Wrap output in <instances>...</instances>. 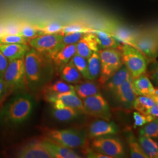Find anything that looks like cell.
Instances as JSON below:
<instances>
[{"label": "cell", "mask_w": 158, "mask_h": 158, "mask_svg": "<svg viewBox=\"0 0 158 158\" xmlns=\"http://www.w3.org/2000/svg\"><path fill=\"white\" fill-rule=\"evenodd\" d=\"M51 59L31 48L24 57L28 87L36 90L45 83L51 74Z\"/></svg>", "instance_id": "cell-1"}, {"label": "cell", "mask_w": 158, "mask_h": 158, "mask_svg": "<svg viewBox=\"0 0 158 158\" xmlns=\"http://www.w3.org/2000/svg\"><path fill=\"white\" fill-rule=\"evenodd\" d=\"M34 108V101L28 94L15 96L8 102L0 112V119L11 124L17 125L25 121Z\"/></svg>", "instance_id": "cell-2"}, {"label": "cell", "mask_w": 158, "mask_h": 158, "mask_svg": "<svg viewBox=\"0 0 158 158\" xmlns=\"http://www.w3.org/2000/svg\"><path fill=\"white\" fill-rule=\"evenodd\" d=\"M42 132L47 139L63 147L71 149H85L88 145L87 135L83 131L76 129L55 130L44 128Z\"/></svg>", "instance_id": "cell-3"}, {"label": "cell", "mask_w": 158, "mask_h": 158, "mask_svg": "<svg viewBox=\"0 0 158 158\" xmlns=\"http://www.w3.org/2000/svg\"><path fill=\"white\" fill-rule=\"evenodd\" d=\"M101 62V72L98 83L104 85L123 64L122 56L118 48L101 49L98 51Z\"/></svg>", "instance_id": "cell-4"}, {"label": "cell", "mask_w": 158, "mask_h": 158, "mask_svg": "<svg viewBox=\"0 0 158 158\" xmlns=\"http://www.w3.org/2000/svg\"><path fill=\"white\" fill-rule=\"evenodd\" d=\"M119 49L123 64L133 79L145 73L148 62L140 51L128 44L121 46Z\"/></svg>", "instance_id": "cell-5"}, {"label": "cell", "mask_w": 158, "mask_h": 158, "mask_svg": "<svg viewBox=\"0 0 158 158\" xmlns=\"http://www.w3.org/2000/svg\"><path fill=\"white\" fill-rule=\"evenodd\" d=\"M24 57L9 62L3 79L7 91L23 90L28 87Z\"/></svg>", "instance_id": "cell-6"}, {"label": "cell", "mask_w": 158, "mask_h": 158, "mask_svg": "<svg viewBox=\"0 0 158 158\" xmlns=\"http://www.w3.org/2000/svg\"><path fill=\"white\" fill-rule=\"evenodd\" d=\"M91 148L111 158H123L125 155L123 143L121 140L111 135L93 138Z\"/></svg>", "instance_id": "cell-7"}, {"label": "cell", "mask_w": 158, "mask_h": 158, "mask_svg": "<svg viewBox=\"0 0 158 158\" xmlns=\"http://www.w3.org/2000/svg\"><path fill=\"white\" fill-rule=\"evenodd\" d=\"M62 35L60 34L40 35L29 40L31 48L51 59L61 49Z\"/></svg>", "instance_id": "cell-8"}, {"label": "cell", "mask_w": 158, "mask_h": 158, "mask_svg": "<svg viewBox=\"0 0 158 158\" xmlns=\"http://www.w3.org/2000/svg\"><path fill=\"white\" fill-rule=\"evenodd\" d=\"M85 113L96 118L110 121L111 112L106 100L98 94L83 99Z\"/></svg>", "instance_id": "cell-9"}, {"label": "cell", "mask_w": 158, "mask_h": 158, "mask_svg": "<svg viewBox=\"0 0 158 158\" xmlns=\"http://www.w3.org/2000/svg\"><path fill=\"white\" fill-rule=\"evenodd\" d=\"M132 46L141 52L148 62L155 61L158 56V35L156 34H138Z\"/></svg>", "instance_id": "cell-10"}, {"label": "cell", "mask_w": 158, "mask_h": 158, "mask_svg": "<svg viewBox=\"0 0 158 158\" xmlns=\"http://www.w3.org/2000/svg\"><path fill=\"white\" fill-rule=\"evenodd\" d=\"M132 77L131 76L113 93L119 107L125 111H130L133 109V104L136 97L132 89Z\"/></svg>", "instance_id": "cell-11"}, {"label": "cell", "mask_w": 158, "mask_h": 158, "mask_svg": "<svg viewBox=\"0 0 158 158\" xmlns=\"http://www.w3.org/2000/svg\"><path fill=\"white\" fill-rule=\"evenodd\" d=\"M49 102L53 104L54 108H73L82 113H85L83 100L77 95L76 92L58 94L52 98Z\"/></svg>", "instance_id": "cell-12"}, {"label": "cell", "mask_w": 158, "mask_h": 158, "mask_svg": "<svg viewBox=\"0 0 158 158\" xmlns=\"http://www.w3.org/2000/svg\"><path fill=\"white\" fill-rule=\"evenodd\" d=\"M118 132V127L113 121L97 119L91 122L88 128V135L90 138L102 136L114 135Z\"/></svg>", "instance_id": "cell-13"}, {"label": "cell", "mask_w": 158, "mask_h": 158, "mask_svg": "<svg viewBox=\"0 0 158 158\" xmlns=\"http://www.w3.org/2000/svg\"><path fill=\"white\" fill-rule=\"evenodd\" d=\"M21 158H53L41 141L29 142L21 148L17 154Z\"/></svg>", "instance_id": "cell-14"}, {"label": "cell", "mask_w": 158, "mask_h": 158, "mask_svg": "<svg viewBox=\"0 0 158 158\" xmlns=\"http://www.w3.org/2000/svg\"><path fill=\"white\" fill-rule=\"evenodd\" d=\"M100 50L96 35L93 32L85 34L76 44V53L88 59L95 52Z\"/></svg>", "instance_id": "cell-15"}, {"label": "cell", "mask_w": 158, "mask_h": 158, "mask_svg": "<svg viewBox=\"0 0 158 158\" xmlns=\"http://www.w3.org/2000/svg\"><path fill=\"white\" fill-rule=\"evenodd\" d=\"M53 158H80L81 156L71 148L63 147L46 138L41 141Z\"/></svg>", "instance_id": "cell-16"}, {"label": "cell", "mask_w": 158, "mask_h": 158, "mask_svg": "<svg viewBox=\"0 0 158 158\" xmlns=\"http://www.w3.org/2000/svg\"><path fill=\"white\" fill-rule=\"evenodd\" d=\"M30 49L28 44H0V51L9 62L24 57Z\"/></svg>", "instance_id": "cell-17"}, {"label": "cell", "mask_w": 158, "mask_h": 158, "mask_svg": "<svg viewBox=\"0 0 158 158\" xmlns=\"http://www.w3.org/2000/svg\"><path fill=\"white\" fill-rule=\"evenodd\" d=\"M132 86L136 96H150L153 94L155 90L152 82L145 73L132 79Z\"/></svg>", "instance_id": "cell-18"}, {"label": "cell", "mask_w": 158, "mask_h": 158, "mask_svg": "<svg viewBox=\"0 0 158 158\" xmlns=\"http://www.w3.org/2000/svg\"><path fill=\"white\" fill-rule=\"evenodd\" d=\"M131 76L127 68L123 64L118 70L102 85V87L105 90L113 93Z\"/></svg>", "instance_id": "cell-19"}, {"label": "cell", "mask_w": 158, "mask_h": 158, "mask_svg": "<svg viewBox=\"0 0 158 158\" xmlns=\"http://www.w3.org/2000/svg\"><path fill=\"white\" fill-rule=\"evenodd\" d=\"M76 53V44L64 46L51 57L53 63L58 67H63L69 62Z\"/></svg>", "instance_id": "cell-20"}, {"label": "cell", "mask_w": 158, "mask_h": 158, "mask_svg": "<svg viewBox=\"0 0 158 158\" xmlns=\"http://www.w3.org/2000/svg\"><path fill=\"white\" fill-rule=\"evenodd\" d=\"M74 89L77 95L82 100L100 93V85L90 80L76 84Z\"/></svg>", "instance_id": "cell-21"}, {"label": "cell", "mask_w": 158, "mask_h": 158, "mask_svg": "<svg viewBox=\"0 0 158 158\" xmlns=\"http://www.w3.org/2000/svg\"><path fill=\"white\" fill-rule=\"evenodd\" d=\"M76 92L74 86L64 81H56L46 87L45 93H46V100L49 102L52 98L63 93Z\"/></svg>", "instance_id": "cell-22"}, {"label": "cell", "mask_w": 158, "mask_h": 158, "mask_svg": "<svg viewBox=\"0 0 158 158\" xmlns=\"http://www.w3.org/2000/svg\"><path fill=\"white\" fill-rule=\"evenodd\" d=\"M60 77L65 82L70 84L79 83L83 78L77 69L70 62L63 66L60 72Z\"/></svg>", "instance_id": "cell-23"}, {"label": "cell", "mask_w": 158, "mask_h": 158, "mask_svg": "<svg viewBox=\"0 0 158 158\" xmlns=\"http://www.w3.org/2000/svg\"><path fill=\"white\" fill-rule=\"evenodd\" d=\"M110 34H111L119 42L131 46L138 35L131 29L122 27H113L111 33Z\"/></svg>", "instance_id": "cell-24"}, {"label": "cell", "mask_w": 158, "mask_h": 158, "mask_svg": "<svg viewBox=\"0 0 158 158\" xmlns=\"http://www.w3.org/2000/svg\"><path fill=\"white\" fill-rule=\"evenodd\" d=\"M96 35L99 49L119 48L120 45L119 42L113 35L104 31H94L93 32Z\"/></svg>", "instance_id": "cell-25"}, {"label": "cell", "mask_w": 158, "mask_h": 158, "mask_svg": "<svg viewBox=\"0 0 158 158\" xmlns=\"http://www.w3.org/2000/svg\"><path fill=\"white\" fill-rule=\"evenodd\" d=\"M79 110L73 108L64 107L62 108H53L52 115L53 118L59 121L66 122L77 117L80 114Z\"/></svg>", "instance_id": "cell-26"}, {"label": "cell", "mask_w": 158, "mask_h": 158, "mask_svg": "<svg viewBox=\"0 0 158 158\" xmlns=\"http://www.w3.org/2000/svg\"><path fill=\"white\" fill-rule=\"evenodd\" d=\"M88 80H95L98 79L101 72V62L98 52H94L88 59Z\"/></svg>", "instance_id": "cell-27"}, {"label": "cell", "mask_w": 158, "mask_h": 158, "mask_svg": "<svg viewBox=\"0 0 158 158\" xmlns=\"http://www.w3.org/2000/svg\"><path fill=\"white\" fill-rule=\"evenodd\" d=\"M148 158H158V143L150 137L141 136L138 142Z\"/></svg>", "instance_id": "cell-28"}, {"label": "cell", "mask_w": 158, "mask_h": 158, "mask_svg": "<svg viewBox=\"0 0 158 158\" xmlns=\"http://www.w3.org/2000/svg\"><path fill=\"white\" fill-rule=\"evenodd\" d=\"M155 103L152 97L149 96L136 97L133 104V109L139 113L146 114L148 110Z\"/></svg>", "instance_id": "cell-29"}, {"label": "cell", "mask_w": 158, "mask_h": 158, "mask_svg": "<svg viewBox=\"0 0 158 158\" xmlns=\"http://www.w3.org/2000/svg\"><path fill=\"white\" fill-rule=\"evenodd\" d=\"M39 30L40 35L59 34L62 29L63 25L56 22L42 23L35 25Z\"/></svg>", "instance_id": "cell-30"}, {"label": "cell", "mask_w": 158, "mask_h": 158, "mask_svg": "<svg viewBox=\"0 0 158 158\" xmlns=\"http://www.w3.org/2000/svg\"><path fill=\"white\" fill-rule=\"evenodd\" d=\"M139 135L153 138H158V117L148 123V124L142 127L139 130Z\"/></svg>", "instance_id": "cell-31"}, {"label": "cell", "mask_w": 158, "mask_h": 158, "mask_svg": "<svg viewBox=\"0 0 158 158\" xmlns=\"http://www.w3.org/2000/svg\"><path fill=\"white\" fill-rule=\"evenodd\" d=\"M81 74L84 79L88 80V68L86 59L76 53L70 61Z\"/></svg>", "instance_id": "cell-32"}, {"label": "cell", "mask_w": 158, "mask_h": 158, "mask_svg": "<svg viewBox=\"0 0 158 158\" xmlns=\"http://www.w3.org/2000/svg\"><path fill=\"white\" fill-rule=\"evenodd\" d=\"M128 147L131 157L132 158H148L147 155L138 142L136 141L134 136H130L128 139Z\"/></svg>", "instance_id": "cell-33"}, {"label": "cell", "mask_w": 158, "mask_h": 158, "mask_svg": "<svg viewBox=\"0 0 158 158\" xmlns=\"http://www.w3.org/2000/svg\"><path fill=\"white\" fill-rule=\"evenodd\" d=\"M19 35L27 40H30L39 36L40 34L35 25H31L25 23L21 24Z\"/></svg>", "instance_id": "cell-34"}, {"label": "cell", "mask_w": 158, "mask_h": 158, "mask_svg": "<svg viewBox=\"0 0 158 158\" xmlns=\"http://www.w3.org/2000/svg\"><path fill=\"white\" fill-rule=\"evenodd\" d=\"M94 30L89 28L81 23H72L68 25H63L62 29L59 34L64 35L65 34L74 33V32H85V33H89L93 32Z\"/></svg>", "instance_id": "cell-35"}, {"label": "cell", "mask_w": 158, "mask_h": 158, "mask_svg": "<svg viewBox=\"0 0 158 158\" xmlns=\"http://www.w3.org/2000/svg\"><path fill=\"white\" fill-rule=\"evenodd\" d=\"M28 40L19 35L2 34L0 36V44H19L28 45Z\"/></svg>", "instance_id": "cell-36"}, {"label": "cell", "mask_w": 158, "mask_h": 158, "mask_svg": "<svg viewBox=\"0 0 158 158\" xmlns=\"http://www.w3.org/2000/svg\"><path fill=\"white\" fill-rule=\"evenodd\" d=\"M85 32H74L70 33L63 35L61 48L64 46L70 45V44H76L80 40H81L85 34Z\"/></svg>", "instance_id": "cell-37"}, {"label": "cell", "mask_w": 158, "mask_h": 158, "mask_svg": "<svg viewBox=\"0 0 158 158\" xmlns=\"http://www.w3.org/2000/svg\"><path fill=\"white\" fill-rule=\"evenodd\" d=\"M134 119V128H136L138 127H142L143 125L149 123L147 115L139 113L138 111H135L133 113Z\"/></svg>", "instance_id": "cell-38"}, {"label": "cell", "mask_w": 158, "mask_h": 158, "mask_svg": "<svg viewBox=\"0 0 158 158\" xmlns=\"http://www.w3.org/2000/svg\"><path fill=\"white\" fill-rule=\"evenodd\" d=\"M9 61L0 51V79H4V76Z\"/></svg>", "instance_id": "cell-39"}, {"label": "cell", "mask_w": 158, "mask_h": 158, "mask_svg": "<svg viewBox=\"0 0 158 158\" xmlns=\"http://www.w3.org/2000/svg\"><path fill=\"white\" fill-rule=\"evenodd\" d=\"M7 89L4 79H0V102L7 93Z\"/></svg>", "instance_id": "cell-40"}, {"label": "cell", "mask_w": 158, "mask_h": 158, "mask_svg": "<svg viewBox=\"0 0 158 158\" xmlns=\"http://www.w3.org/2000/svg\"><path fill=\"white\" fill-rule=\"evenodd\" d=\"M149 76L154 84L158 87V64L150 72Z\"/></svg>", "instance_id": "cell-41"}, {"label": "cell", "mask_w": 158, "mask_h": 158, "mask_svg": "<svg viewBox=\"0 0 158 158\" xmlns=\"http://www.w3.org/2000/svg\"><path fill=\"white\" fill-rule=\"evenodd\" d=\"M145 115H151L155 118L158 117V105L156 103H155L148 110Z\"/></svg>", "instance_id": "cell-42"}, {"label": "cell", "mask_w": 158, "mask_h": 158, "mask_svg": "<svg viewBox=\"0 0 158 158\" xmlns=\"http://www.w3.org/2000/svg\"><path fill=\"white\" fill-rule=\"evenodd\" d=\"M149 97H151L153 99V100L155 101V103L158 105V96H156V95H155V94H152V95H151Z\"/></svg>", "instance_id": "cell-43"}, {"label": "cell", "mask_w": 158, "mask_h": 158, "mask_svg": "<svg viewBox=\"0 0 158 158\" xmlns=\"http://www.w3.org/2000/svg\"><path fill=\"white\" fill-rule=\"evenodd\" d=\"M153 94H155V95H156V96H158V89H155Z\"/></svg>", "instance_id": "cell-44"}]
</instances>
